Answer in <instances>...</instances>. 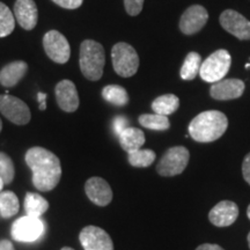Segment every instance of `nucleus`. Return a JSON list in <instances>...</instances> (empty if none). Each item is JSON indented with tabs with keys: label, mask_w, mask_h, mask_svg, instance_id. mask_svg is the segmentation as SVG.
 Here are the masks:
<instances>
[{
	"label": "nucleus",
	"mask_w": 250,
	"mask_h": 250,
	"mask_svg": "<svg viewBox=\"0 0 250 250\" xmlns=\"http://www.w3.org/2000/svg\"><path fill=\"white\" fill-rule=\"evenodd\" d=\"M26 162L33 171V183L40 191H51L62 177V166L58 156L49 149L31 147L26 153Z\"/></svg>",
	"instance_id": "nucleus-1"
},
{
	"label": "nucleus",
	"mask_w": 250,
	"mask_h": 250,
	"mask_svg": "<svg viewBox=\"0 0 250 250\" xmlns=\"http://www.w3.org/2000/svg\"><path fill=\"white\" fill-rule=\"evenodd\" d=\"M228 120L224 112L208 110L201 112L189 124V134L195 142L212 143L226 132Z\"/></svg>",
	"instance_id": "nucleus-2"
},
{
	"label": "nucleus",
	"mask_w": 250,
	"mask_h": 250,
	"mask_svg": "<svg viewBox=\"0 0 250 250\" xmlns=\"http://www.w3.org/2000/svg\"><path fill=\"white\" fill-rule=\"evenodd\" d=\"M105 54L102 44L93 40H85L80 45L79 65L86 79L98 81L103 76Z\"/></svg>",
	"instance_id": "nucleus-3"
},
{
	"label": "nucleus",
	"mask_w": 250,
	"mask_h": 250,
	"mask_svg": "<svg viewBox=\"0 0 250 250\" xmlns=\"http://www.w3.org/2000/svg\"><path fill=\"white\" fill-rule=\"evenodd\" d=\"M111 61L114 70L120 77L134 76L139 67V56L132 45L125 42L116 43L111 49Z\"/></svg>",
	"instance_id": "nucleus-4"
},
{
	"label": "nucleus",
	"mask_w": 250,
	"mask_h": 250,
	"mask_svg": "<svg viewBox=\"0 0 250 250\" xmlns=\"http://www.w3.org/2000/svg\"><path fill=\"white\" fill-rule=\"evenodd\" d=\"M232 64V57L225 49L214 51L202 62L199 76L205 83H218L228 73Z\"/></svg>",
	"instance_id": "nucleus-5"
},
{
	"label": "nucleus",
	"mask_w": 250,
	"mask_h": 250,
	"mask_svg": "<svg viewBox=\"0 0 250 250\" xmlns=\"http://www.w3.org/2000/svg\"><path fill=\"white\" fill-rule=\"evenodd\" d=\"M190 153L183 146L170 147L162 155L161 160L156 166V171L165 177L176 176L183 173L189 164Z\"/></svg>",
	"instance_id": "nucleus-6"
},
{
	"label": "nucleus",
	"mask_w": 250,
	"mask_h": 250,
	"mask_svg": "<svg viewBox=\"0 0 250 250\" xmlns=\"http://www.w3.org/2000/svg\"><path fill=\"white\" fill-rule=\"evenodd\" d=\"M43 48L52 62L65 64L71 57L70 43L58 30H50L43 36Z\"/></svg>",
	"instance_id": "nucleus-7"
},
{
	"label": "nucleus",
	"mask_w": 250,
	"mask_h": 250,
	"mask_svg": "<svg viewBox=\"0 0 250 250\" xmlns=\"http://www.w3.org/2000/svg\"><path fill=\"white\" fill-rule=\"evenodd\" d=\"M0 112L17 125H26L31 118L30 110L26 103L9 94L0 95Z\"/></svg>",
	"instance_id": "nucleus-8"
},
{
	"label": "nucleus",
	"mask_w": 250,
	"mask_h": 250,
	"mask_svg": "<svg viewBox=\"0 0 250 250\" xmlns=\"http://www.w3.org/2000/svg\"><path fill=\"white\" fill-rule=\"evenodd\" d=\"M44 232V224L40 218L22 217L18 219L12 226V236L20 242H34L39 240Z\"/></svg>",
	"instance_id": "nucleus-9"
},
{
	"label": "nucleus",
	"mask_w": 250,
	"mask_h": 250,
	"mask_svg": "<svg viewBox=\"0 0 250 250\" xmlns=\"http://www.w3.org/2000/svg\"><path fill=\"white\" fill-rule=\"evenodd\" d=\"M221 27L241 41L250 40V21L234 9H226L219 18Z\"/></svg>",
	"instance_id": "nucleus-10"
},
{
	"label": "nucleus",
	"mask_w": 250,
	"mask_h": 250,
	"mask_svg": "<svg viewBox=\"0 0 250 250\" xmlns=\"http://www.w3.org/2000/svg\"><path fill=\"white\" fill-rule=\"evenodd\" d=\"M80 243L85 250H114L109 234L102 228L87 226L80 232Z\"/></svg>",
	"instance_id": "nucleus-11"
},
{
	"label": "nucleus",
	"mask_w": 250,
	"mask_h": 250,
	"mask_svg": "<svg viewBox=\"0 0 250 250\" xmlns=\"http://www.w3.org/2000/svg\"><path fill=\"white\" fill-rule=\"evenodd\" d=\"M208 20L206 8L201 5H192L186 9L180 19V30L184 35H193L201 31Z\"/></svg>",
	"instance_id": "nucleus-12"
},
{
	"label": "nucleus",
	"mask_w": 250,
	"mask_h": 250,
	"mask_svg": "<svg viewBox=\"0 0 250 250\" xmlns=\"http://www.w3.org/2000/svg\"><path fill=\"white\" fill-rule=\"evenodd\" d=\"M245 83L240 79H223L214 83L210 88V95L214 100L227 101L241 98L245 92Z\"/></svg>",
	"instance_id": "nucleus-13"
},
{
	"label": "nucleus",
	"mask_w": 250,
	"mask_h": 250,
	"mask_svg": "<svg viewBox=\"0 0 250 250\" xmlns=\"http://www.w3.org/2000/svg\"><path fill=\"white\" fill-rule=\"evenodd\" d=\"M56 100L59 108L66 112H74L79 108V95L77 87L71 80L59 81L55 88Z\"/></svg>",
	"instance_id": "nucleus-14"
},
{
	"label": "nucleus",
	"mask_w": 250,
	"mask_h": 250,
	"mask_svg": "<svg viewBox=\"0 0 250 250\" xmlns=\"http://www.w3.org/2000/svg\"><path fill=\"white\" fill-rule=\"evenodd\" d=\"M85 191L90 202L98 206H107L112 201V190L101 177H90L85 184Z\"/></svg>",
	"instance_id": "nucleus-15"
},
{
	"label": "nucleus",
	"mask_w": 250,
	"mask_h": 250,
	"mask_svg": "<svg viewBox=\"0 0 250 250\" xmlns=\"http://www.w3.org/2000/svg\"><path fill=\"white\" fill-rule=\"evenodd\" d=\"M13 13L15 20L24 30H33L39 21V11L34 0H17Z\"/></svg>",
	"instance_id": "nucleus-16"
},
{
	"label": "nucleus",
	"mask_w": 250,
	"mask_h": 250,
	"mask_svg": "<svg viewBox=\"0 0 250 250\" xmlns=\"http://www.w3.org/2000/svg\"><path fill=\"white\" fill-rule=\"evenodd\" d=\"M239 217V208L234 202L223 201L218 203L208 213L211 224L217 227H227L235 223Z\"/></svg>",
	"instance_id": "nucleus-17"
},
{
	"label": "nucleus",
	"mask_w": 250,
	"mask_h": 250,
	"mask_svg": "<svg viewBox=\"0 0 250 250\" xmlns=\"http://www.w3.org/2000/svg\"><path fill=\"white\" fill-rule=\"evenodd\" d=\"M28 64L23 61H15L5 65L0 70V85L6 88H11L18 85V83L27 74Z\"/></svg>",
	"instance_id": "nucleus-18"
},
{
	"label": "nucleus",
	"mask_w": 250,
	"mask_h": 250,
	"mask_svg": "<svg viewBox=\"0 0 250 250\" xmlns=\"http://www.w3.org/2000/svg\"><path fill=\"white\" fill-rule=\"evenodd\" d=\"M118 138H120L122 148L127 153L140 149L145 144V134L142 130L136 129V127H126L118 136Z\"/></svg>",
	"instance_id": "nucleus-19"
},
{
	"label": "nucleus",
	"mask_w": 250,
	"mask_h": 250,
	"mask_svg": "<svg viewBox=\"0 0 250 250\" xmlns=\"http://www.w3.org/2000/svg\"><path fill=\"white\" fill-rule=\"evenodd\" d=\"M179 107L180 99L174 94H166V95L159 96L152 103V110L155 114L164 115V116L174 114Z\"/></svg>",
	"instance_id": "nucleus-20"
},
{
	"label": "nucleus",
	"mask_w": 250,
	"mask_h": 250,
	"mask_svg": "<svg viewBox=\"0 0 250 250\" xmlns=\"http://www.w3.org/2000/svg\"><path fill=\"white\" fill-rule=\"evenodd\" d=\"M49 208V203L45 198H43L37 193L28 192L24 198V210L29 217L40 218L43 213H45Z\"/></svg>",
	"instance_id": "nucleus-21"
},
{
	"label": "nucleus",
	"mask_w": 250,
	"mask_h": 250,
	"mask_svg": "<svg viewBox=\"0 0 250 250\" xmlns=\"http://www.w3.org/2000/svg\"><path fill=\"white\" fill-rule=\"evenodd\" d=\"M202 57L197 52H189L187 55L184 62L181 67L180 76L183 80H193L199 74V70L202 66Z\"/></svg>",
	"instance_id": "nucleus-22"
},
{
	"label": "nucleus",
	"mask_w": 250,
	"mask_h": 250,
	"mask_svg": "<svg viewBox=\"0 0 250 250\" xmlns=\"http://www.w3.org/2000/svg\"><path fill=\"white\" fill-rule=\"evenodd\" d=\"M102 96L105 101L117 107H123L129 102L126 89L118 85H108L102 89Z\"/></svg>",
	"instance_id": "nucleus-23"
},
{
	"label": "nucleus",
	"mask_w": 250,
	"mask_h": 250,
	"mask_svg": "<svg viewBox=\"0 0 250 250\" xmlns=\"http://www.w3.org/2000/svg\"><path fill=\"white\" fill-rule=\"evenodd\" d=\"M139 123L146 129L154 131H166L170 127L168 116L159 114H144L139 116Z\"/></svg>",
	"instance_id": "nucleus-24"
},
{
	"label": "nucleus",
	"mask_w": 250,
	"mask_h": 250,
	"mask_svg": "<svg viewBox=\"0 0 250 250\" xmlns=\"http://www.w3.org/2000/svg\"><path fill=\"white\" fill-rule=\"evenodd\" d=\"M20 203L17 195L12 191L0 193V214L2 218H11L18 213Z\"/></svg>",
	"instance_id": "nucleus-25"
},
{
	"label": "nucleus",
	"mask_w": 250,
	"mask_h": 250,
	"mask_svg": "<svg viewBox=\"0 0 250 250\" xmlns=\"http://www.w3.org/2000/svg\"><path fill=\"white\" fill-rule=\"evenodd\" d=\"M156 154L152 149H137L127 153V160L133 167L146 168L154 162Z\"/></svg>",
	"instance_id": "nucleus-26"
},
{
	"label": "nucleus",
	"mask_w": 250,
	"mask_h": 250,
	"mask_svg": "<svg viewBox=\"0 0 250 250\" xmlns=\"http://www.w3.org/2000/svg\"><path fill=\"white\" fill-rule=\"evenodd\" d=\"M15 28V18L12 11L0 1V39L11 35Z\"/></svg>",
	"instance_id": "nucleus-27"
},
{
	"label": "nucleus",
	"mask_w": 250,
	"mask_h": 250,
	"mask_svg": "<svg viewBox=\"0 0 250 250\" xmlns=\"http://www.w3.org/2000/svg\"><path fill=\"white\" fill-rule=\"evenodd\" d=\"M15 168L12 159L6 153L0 152V179L5 184H9L13 181Z\"/></svg>",
	"instance_id": "nucleus-28"
},
{
	"label": "nucleus",
	"mask_w": 250,
	"mask_h": 250,
	"mask_svg": "<svg viewBox=\"0 0 250 250\" xmlns=\"http://www.w3.org/2000/svg\"><path fill=\"white\" fill-rule=\"evenodd\" d=\"M144 0H124V7L131 17H137L143 11Z\"/></svg>",
	"instance_id": "nucleus-29"
},
{
	"label": "nucleus",
	"mask_w": 250,
	"mask_h": 250,
	"mask_svg": "<svg viewBox=\"0 0 250 250\" xmlns=\"http://www.w3.org/2000/svg\"><path fill=\"white\" fill-rule=\"evenodd\" d=\"M52 1L65 9H77L83 5V0H52Z\"/></svg>",
	"instance_id": "nucleus-30"
},
{
	"label": "nucleus",
	"mask_w": 250,
	"mask_h": 250,
	"mask_svg": "<svg viewBox=\"0 0 250 250\" xmlns=\"http://www.w3.org/2000/svg\"><path fill=\"white\" fill-rule=\"evenodd\" d=\"M112 127H114L115 133H116L117 136H120V134L123 132V131L126 129V127H129V126H127V120L124 116H117L114 120V123H112Z\"/></svg>",
	"instance_id": "nucleus-31"
},
{
	"label": "nucleus",
	"mask_w": 250,
	"mask_h": 250,
	"mask_svg": "<svg viewBox=\"0 0 250 250\" xmlns=\"http://www.w3.org/2000/svg\"><path fill=\"white\" fill-rule=\"evenodd\" d=\"M242 174H243V177H245L246 182L250 186V153H248V154L246 155L245 160H243Z\"/></svg>",
	"instance_id": "nucleus-32"
},
{
	"label": "nucleus",
	"mask_w": 250,
	"mask_h": 250,
	"mask_svg": "<svg viewBox=\"0 0 250 250\" xmlns=\"http://www.w3.org/2000/svg\"><path fill=\"white\" fill-rule=\"evenodd\" d=\"M46 98H48V95H46L45 93H42L40 92L39 94H37V100H39V108L40 110H45L46 109Z\"/></svg>",
	"instance_id": "nucleus-33"
},
{
	"label": "nucleus",
	"mask_w": 250,
	"mask_h": 250,
	"mask_svg": "<svg viewBox=\"0 0 250 250\" xmlns=\"http://www.w3.org/2000/svg\"><path fill=\"white\" fill-rule=\"evenodd\" d=\"M196 250H225L218 245H212V243H204L201 245Z\"/></svg>",
	"instance_id": "nucleus-34"
},
{
	"label": "nucleus",
	"mask_w": 250,
	"mask_h": 250,
	"mask_svg": "<svg viewBox=\"0 0 250 250\" xmlns=\"http://www.w3.org/2000/svg\"><path fill=\"white\" fill-rule=\"evenodd\" d=\"M0 250H15L14 246L12 245L11 241H7V240H2L0 241Z\"/></svg>",
	"instance_id": "nucleus-35"
},
{
	"label": "nucleus",
	"mask_w": 250,
	"mask_h": 250,
	"mask_svg": "<svg viewBox=\"0 0 250 250\" xmlns=\"http://www.w3.org/2000/svg\"><path fill=\"white\" fill-rule=\"evenodd\" d=\"M4 186H5V183L2 182L1 179H0V191H1V190H2V188H4Z\"/></svg>",
	"instance_id": "nucleus-36"
},
{
	"label": "nucleus",
	"mask_w": 250,
	"mask_h": 250,
	"mask_svg": "<svg viewBox=\"0 0 250 250\" xmlns=\"http://www.w3.org/2000/svg\"><path fill=\"white\" fill-rule=\"evenodd\" d=\"M247 215H248V218L250 219V205L248 206V210H247Z\"/></svg>",
	"instance_id": "nucleus-37"
},
{
	"label": "nucleus",
	"mask_w": 250,
	"mask_h": 250,
	"mask_svg": "<svg viewBox=\"0 0 250 250\" xmlns=\"http://www.w3.org/2000/svg\"><path fill=\"white\" fill-rule=\"evenodd\" d=\"M61 250H74V249H72V248H70V247H64V248H62Z\"/></svg>",
	"instance_id": "nucleus-38"
},
{
	"label": "nucleus",
	"mask_w": 250,
	"mask_h": 250,
	"mask_svg": "<svg viewBox=\"0 0 250 250\" xmlns=\"http://www.w3.org/2000/svg\"><path fill=\"white\" fill-rule=\"evenodd\" d=\"M248 246H249V248H250V232L248 234Z\"/></svg>",
	"instance_id": "nucleus-39"
},
{
	"label": "nucleus",
	"mask_w": 250,
	"mask_h": 250,
	"mask_svg": "<svg viewBox=\"0 0 250 250\" xmlns=\"http://www.w3.org/2000/svg\"><path fill=\"white\" fill-rule=\"evenodd\" d=\"M1 129H2V122L0 120V132H1Z\"/></svg>",
	"instance_id": "nucleus-40"
}]
</instances>
